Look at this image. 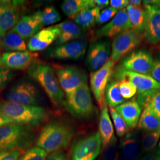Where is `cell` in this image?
<instances>
[{
    "mask_svg": "<svg viewBox=\"0 0 160 160\" xmlns=\"http://www.w3.org/2000/svg\"><path fill=\"white\" fill-rule=\"evenodd\" d=\"M74 135L72 127L61 120H52L40 131L36 145L47 152L66 148Z\"/></svg>",
    "mask_w": 160,
    "mask_h": 160,
    "instance_id": "1",
    "label": "cell"
},
{
    "mask_svg": "<svg viewBox=\"0 0 160 160\" xmlns=\"http://www.w3.org/2000/svg\"><path fill=\"white\" fill-rule=\"evenodd\" d=\"M34 141L32 126L15 123L0 126V151L28 148Z\"/></svg>",
    "mask_w": 160,
    "mask_h": 160,
    "instance_id": "2",
    "label": "cell"
},
{
    "mask_svg": "<svg viewBox=\"0 0 160 160\" xmlns=\"http://www.w3.org/2000/svg\"><path fill=\"white\" fill-rule=\"evenodd\" d=\"M0 114L13 123L31 126L40 125L48 117L43 108L8 102L0 103Z\"/></svg>",
    "mask_w": 160,
    "mask_h": 160,
    "instance_id": "3",
    "label": "cell"
},
{
    "mask_svg": "<svg viewBox=\"0 0 160 160\" xmlns=\"http://www.w3.org/2000/svg\"><path fill=\"white\" fill-rule=\"evenodd\" d=\"M28 73L42 86L53 105L58 107L64 103V92L49 65L35 62L28 69Z\"/></svg>",
    "mask_w": 160,
    "mask_h": 160,
    "instance_id": "4",
    "label": "cell"
},
{
    "mask_svg": "<svg viewBox=\"0 0 160 160\" xmlns=\"http://www.w3.org/2000/svg\"><path fill=\"white\" fill-rule=\"evenodd\" d=\"M63 104L70 114L79 119L90 118L96 110L87 82L66 97Z\"/></svg>",
    "mask_w": 160,
    "mask_h": 160,
    "instance_id": "5",
    "label": "cell"
},
{
    "mask_svg": "<svg viewBox=\"0 0 160 160\" xmlns=\"http://www.w3.org/2000/svg\"><path fill=\"white\" fill-rule=\"evenodd\" d=\"M4 98L8 102L29 106H37L40 99L37 87L28 80L16 82L6 90Z\"/></svg>",
    "mask_w": 160,
    "mask_h": 160,
    "instance_id": "6",
    "label": "cell"
},
{
    "mask_svg": "<svg viewBox=\"0 0 160 160\" xmlns=\"http://www.w3.org/2000/svg\"><path fill=\"white\" fill-rule=\"evenodd\" d=\"M143 34L132 29H128L114 37L112 44L110 59L118 62L139 46L142 40Z\"/></svg>",
    "mask_w": 160,
    "mask_h": 160,
    "instance_id": "7",
    "label": "cell"
},
{
    "mask_svg": "<svg viewBox=\"0 0 160 160\" xmlns=\"http://www.w3.org/2000/svg\"><path fill=\"white\" fill-rule=\"evenodd\" d=\"M143 7L147 14V21L143 38L150 44L160 42V1H143Z\"/></svg>",
    "mask_w": 160,
    "mask_h": 160,
    "instance_id": "8",
    "label": "cell"
},
{
    "mask_svg": "<svg viewBox=\"0 0 160 160\" xmlns=\"http://www.w3.org/2000/svg\"><path fill=\"white\" fill-rule=\"evenodd\" d=\"M102 139L99 132L81 138L71 148V160H94L100 154Z\"/></svg>",
    "mask_w": 160,
    "mask_h": 160,
    "instance_id": "9",
    "label": "cell"
},
{
    "mask_svg": "<svg viewBox=\"0 0 160 160\" xmlns=\"http://www.w3.org/2000/svg\"><path fill=\"white\" fill-rule=\"evenodd\" d=\"M56 74L66 97L69 96L81 85L87 82L86 73L74 66L56 67Z\"/></svg>",
    "mask_w": 160,
    "mask_h": 160,
    "instance_id": "10",
    "label": "cell"
},
{
    "mask_svg": "<svg viewBox=\"0 0 160 160\" xmlns=\"http://www.w3.org/2000/svg\"><path fill=\"white\" fill-rule=\"evenodd\" d=\"M114 63L111 59H109L102 68L93 72L90 75L92 91L100 107L104 100L106 87L113 75Z\"/></svg>",
    "mask_w": 160,
    "mask_h": 160,
    "instance_id": "11",
    "label": "cell"
},
{
    "mask_svg": "<svg viewBox=\"0 0 160 160\" xmlns=\"http://www.w3.org/2000/svg\"><path fill=\"white\" fill-rule=\"evenodd\" d=\"M153 63V58L149 52L135 51L125 57L120 67L126 71L151 75Z\"/></svg>",
    "mask_w": 160,
    "mask_h": 160,
    "instance_id": "12",
    "label": "cell"
},
{
    "mask_svg": "<svg viewBox=\"0 0 160 160\" xmlns=\"http://www.w3.org/2000/svg\"><path fill=\"white\" fill-rule=\"evenodd\" d=\"M110 52L109 40H98L92 43L86 58V65L88 70L94 72L102 68L109 61Z\"/></svg>",
    "mask_w": 160,
    "mask_h": 160,
    "instance_id": "13",
    "label": "cell"
},
{
    "mask_svg": "<svg viewBox=\"0 0 160 160\" xmlns=\"http://www.w3.org/2000/svg\"><path fill=\"white\" fill-rule=\"evenodd\" d=\"M113 77L117 80L123 78L129 80L137 88L138 94L153 89H160V82L154 80L151 75L126 71L120 67L116 69Z\"/></svg>",
    "mask_w": 160,
    "mask_h": 160,
    "instance_id": "14",
    "label": "cell"
},
{
    "mask_svg": "<svg viewBox=\"0 0 160 160\" xmlns=\"http://www.w3.org/2000/svg\"><path fill=\"white\" fill-rule=\"evenodd\" d=\"M18 1L0 0V38L13 28L20 20Z\"/></svg>",
    "mask_w": 160,
    "mask_h": 160,
    "instance_id": "15",
    "label": "cell"
},
{
    "mask_svg": "<svg viewBox=\"0 0 160 160\" xmlns=\"http://www.w3.org/2000/svg\"><path fill=\"white\" fill-rule=\"evenodd\" d=\"M87 46L86 40H77L51 49L48 52L49 57L58 59L78 60L83 57Z\"/></svg>",
    "mask_w": 160,
    "mask_h": 160,
    "instance_id": "16",
    "label": "cell"
},
{
    "mask_svg": "<svg viewBox=\"0 0 160 160\" xmlns=\"http://www.w3.org/2000/svg\"><path fill=\"white\" fill-rule=\"evenodd\" d=\"M131 29V23L126 8L119 11L109 23L97 30L96 35L99 38H113L122 32Z\"/></svg>",
    "mask_w": 160,
    "mask_h": 160,
    "instance_id": "17",
    "label": "cell"
},
{
    "mask_svg": "<svg viewBox=\"0 0 160 160\" xmlns=\"http://www.w3.org/2000/svg\"><path fill=\"white\" fill-rule=\"evenodd\" d=\"M35 57L31 52H6L2 55V63L3 67L10 69L24 70L35 63Z\"/></svg>",
    "mask_w": 160,
    "mask_h": 160,
    "instance_id": "18",
    "label": "cell"
},
{
    "mask_svg": "<svg viewBox=\"0 0 160 160\" xmlns=\"http://www.w3.org/2000/svg\"><path fill=\"white\" fill-rule=\"evenodd\" d=\"M59 34L60 30L56 25L42 29L30 39L28 48L31 52L45 50L56 41Z\"/></svg>",
    "mask_w": 160,
    "mask_h": 160,
    "instance_id": "19",
    "label": "cell"
},
{
    "mask_svg": "<svg viewBox=\"0 0 160 160\" xmlns=\"http://www.w3.org/2000/svg\"><path fill=\"white\" fill-rule=\"evenodd\" d=\"M42 27L39 20L34 13L32 16H22L12 30L24 39H27L38 33Z\"/></svg>",
    "mask_w": 160,
    "mask_h": 160,
    "instance_id": "20",
    "label": "cell"
},
{
    "mask_svg": "<svg viewBox=\"0 0 160 160\" xmlns=\"http://www.w3.org/2000/svg\"><path fill=\"white\" fill-rule=\"evenodd\" d=\"M115 109L125 121L129 129H134L137 126L142 109L135 98L121 104Z\"/></svg>",
    "mask_w": 160,
    "mask_h": 160,
    "instance_id": "21",
    "label": "cell"
},
{
    "mask_svg": "<svg viewBox=\"0 0 160 160\" xmlns=\"http://www.w3.org/2000/svg\"><path fill=\"white\" fill-rule=\"evenodd\" d=\"M101 108L100 118L99 121V133L104 147H106L116 139L114 129L109 113L108 104L105 99Z\"/></svg>",
    "mask_w": 160,
    "mask_h": 160,
    "instance_id": "22",
    "label": "cell"
},
{
    "mask_svg": "<svg viewBox=\"0 0 160 160\" xmlns=\"http://www.w3.org/2000/svg\"><path fill=\"white\" fill-rule=\"evenodd\" d=\"M56 26L60 30V34L55 41V45L58 46L79 39L84 33V29L72 22L65 21Z\"/></svg>",
    "mask_w": 160,
    "mask_h": 160,
    "instance_id": "23",
    "label": "cell"
},
{
    "mask_svg": "<svg viewBox=\"0 0 160 160\" xmlns=\"http://www.w3.org/2000/svg\"><path fill=\"white\" fill-rule=\"evenodd\" d=\"M137 102L141 109L148 108L160 119V89H153L138 94Z\"/></svg>",
    "mask_w": 160,
    "mask_h": 160,
    "instance_id": "24",
    "label": "cell"
},
{
    "mask_svg": "<svg viewBox=\"0 0 160 160\" xmlns=\"http://www.w3.org/2000/svg\"><path fill=\"white\" fill-rule=\"evenodd\" d=\"M126 9L131 23V29L143 34L147 21V14L144 7L129 4Z\"/></svg>",
    "mask_w": 160,
    "mask_h": 160,
    "instance_id": "25",
    "label": "cell"
},
{
    "mask_svg": "<svg viewBox=\"0 0 160 160\" xmlns=\"http://www.w3.org/2000/svg\"><path fill=\"white\" fill-rule=\"evenodd\" d=\"M0 46L7 52L27 51L25 40L12 29L0 38Z\"/></svg>",
    "mask_w": 160,
    "mask_h": 160,
    "instance_id": "26",
    "label": "cell"
},
{
    "mask_svg": "<svg viewBox=\"0 0 160 160\" xmlns=\"http://www.w3.org/2000/svg\"><path fill=\"white\" fill-rule=\"evenodd\" d=\"M100 10L97 7L88 8L70 18L82 29H90L96 24L100 12Z\"/></svg>",
    "mask_w": 160,
    "mask_h": 160,
    "instance_id": "27",
    "label": "cell"
},
{
    "mask_svg": "<svg viewBox=\"0 0 160 160\" xmlns=\"http://www.w3.org/2000/svg\"><path fill=\"white\" fill-rule=\"evenodd\" d=\"M63 13L69 17H73L80 12L95 7L93 0H66L61 5Z\"/></svg>",
    "mask_w": 160,
    "mask_h": 160,
    "instance_id": "28",
    "label": "cell"
},
{
    "mask_svg": "<svg viewBox=\"0 0 160 160\" xmlns=\"http://www.w3.org/2000/svg\"><path fill=\"white\" fill-rule=\"evenodd\" d=\"M105 100L109 107L116 108L122 103H125L124 99L120 94L119 80H110L105 90Z\"/></svg>",
    "mask_w": 160,
    "mask_h": 160,
    "instance_id": "29",
    "label": "cell"
},
{
    "mask_svg": "<svg viewBox=\"0 0 160 160\" xmlns=\"http://www.w3.org/2000/svg\"><path fill=\"white\" fill-rule=\"evenodd\" d=\"M138 126L143 131H155L160 129V119L148 108L143 109L138 122Z\"/></svg>",
    "mask_w": 160,
    "mask_h": 160,
    "instance_id": "30",
    "label": "cell"
},
{
    "mask_svg": "<svg viewBox=\"0 0 160 160\" xmlns=\"http://www.w3.org/2000/svg\"><path fill=\"white\" fill-rule=\"evenodd\" d=\"M124 160H137L139 151V142L136 138L127 135L120 141Z\"/></svg>",
    "mask_w": 160,
    "mask_h": 160,
    "instance_id": "31",
    "label": "cell"
},
{
    "mask_svg": "<svg viewBox=\"0 0 160 160\" xmlns=\"http://www.w3.org/2000/svg\"><path fill=\"white\" fill-rule=\"evenodd\" d=\"M43 26L59 22L61 20L59 12L53 6L46 7L42 10L34 12Z\"/></svg>",
    "mask_w": 160,
    "mask_h": 160,
    "instance_id": "32",
    "label": "cell"
},
{
    "mask_svg": "<svg viewBox=\"0 0 160 160\" xmlns=\"http://www.w3.org/2000/svg\"><path fill=\"white\" fill-rule=\"evenodd\" d=\"M109 110L118 136L119 137H123L129 131V127L127 125L125 121L116 110L115 108L109 107Z\"/></svg>",
    "mask_w": 160,
    "mask_h": 160,
    "instance_id": "33",
    "label": "cell"
},
{
    "mask_svg": "<svg viewBox=\"0 0 160 160\" xmlns=\"http://www.w3.org/2000/svg\"><path fill=\"white\" fill-rule=\"evenodd\" d=\"M160 129L149 132L143 135L142 139V149L143 152H149L155 148L160 139Z\"/></svg>",
    "mask_w": 160,
    "mask_h": 160,
    "instance_id": "34",
    "label": "cell"
},
{
    "mask_svg": "<svg viewBox=\"0 0 160 160\" xmlns=\"http://www.w3.org/2000/svg\"><path fill=\"white\" fill-rule=\"evenodd\" d=\"M48 152L38 147L28 149L18 160H46Z\"/></svg>",
    "mask_w": 160,
    "mask_h": 160,
    "instance_id": "35",
    "label": "cell"
},
{
    "mask_svg": "<svg viewBox=\"0 0 160 160\" xmlns=\"http://www.w3.org/2000/svg\"><path fill=\"white\" fill-rule=\"evenodd\" d=\"M119 81L120 94L124 99H129L136 94L137 89L129 80L123 78Z\"/></svg>",
    "mask_w": 160,
    "mask_h": 160,
    "instance_id": "36",
    "label": "cell"
},
{
    "mask_svg": "<svg viewBox=\"0 0 160 160\" xmlns=\"http://www.w3.org/2000/svg\"><path fill=\"white\" fill-rule=\"evenodd\" d=\"M118 10L110 7L105 8L102 12H100V14L97 18L96 24L98 25H102L107 23L110 20L112 19L117 14Z\"/></svg>",
    "mask_w": 160,
    "mask_h": 160,
    "instance_id": "37",
    "label": "cell"
},
{
    "mask_svg": "<svg viewBox=\"0 0 160 160\" xmlns=\"http://www.w3.org/2000/svg\"><path fill=\"white\" fill-rule=\"evenodd\" d=\"M116 140L106 146L103 154L104 160H118L119 154L116 147Z\"/></svg>",
    "mask_w": 160,
    "mask_h": 160,
    "instance_id": "38",
    "label": "cell"
},
{
    "mask_svg": "<svg viewBox=\"0 0 160 160\" xmlns=\"http://www.w3.org/2000/svg\"><path fill=\"white\" fill-rule=\"evenodd\" d=\"M12 77V72L10 69L5 67H0V88L4 87L8 83H9Z\"/></svg>",
    "mask_w": 160,
    "mask_h": 160,
    "instance_id": "39",
    "label": "cell"
},
{
    "mask_svg": "<svg viewBox=\"0 0 160 160\" xmlns=\"http://www.w3.org/2000/svg\"><path fill=\"white\" fill-rule=\"evenodd\" d=\"M20 151H0V160H18Z\"/></svg>",
    "mask_w": 160,
    "mask_h": 160,
    "instance_id": "40",
    "label": "cell"
},
{
    "mask_svg": "<svg viewBox=\"0 0 160 160\" xmlns=\"http://www.w3.org/2000/svg\"><path fill=\"white\" fill-rule=\"evenodd\" d=\"M151 76L160 83V58H157L154 61Z\"/></svg>",
    "mask_w": 160,
    "mask_h": 160,
    "instance_id": "41",
    "label": "cell"
},
{
    "mask_svg": "<svg viewBox=\"0 0 160 160\" xmlns=\"http://www.w3.org/2000/svg\"><path fill=\"white\" fill-rule=\"evenodd\" d=\"M110 4L112 7L116 10H123L129 4L128 0H111Z\"/></svg>",
    "mask_w": 160,
    "mask_h": 160,
    "instance_id": "42",
    "label": "cell"
},
{
    "mask_svg": "<svg viewBox=\"0 0 160 160\" xmlns=\"http://www.w3.org/2000/svg\"><path fill=\"white\" fill-rule=\"evenodd\" d=\"M46 160H68V158L65 153L61 151H58L52 152L48 156Z\"/></svg>",
    "mask_w": 160,
    "mask_h": 160,
    "instance_id": "43",
    "label": "cell"
},
{
    "mask_svg": "<svg viewBox=\"0 0 160 160\" xmlns=\"http://www.w3.org/2000/svg\"><path fill=\"white\" fill-rule=\"evenodd\" d=\"M95 7L98 8L100 10L106 7L110 4L109 0H93Z\"/></svg>",
    "mask_w": 160,
    "mask_h": 160,
    "instance_id": "44",
    "label": "cell"
},
{
    "mask_svg": "<svg viewBox=\"0 0 160 160\" xmlns=\"http://www.w3.org/2000/svg\"><path fill=\"white\" fill-rule=\"evenodd\" d=\"M140 160H160V157L157 154H148L144 156Z\"/></svg>",
    "mask_w": 160,
    "mask_h": 160,
    "instance_id": "45",
    "label": "cell"
},
{
    "mask_svg": "<svg viewBox=\"0 0 160 160\" xmlns=\"http://www.w3.org/2000/svg\"><path fill=\"white\" fill-rule=\"evenodd\" d=\"M11 123H13L12 120L6 118V117L0 114V126L6 125V124Z\"/></svg>",
    "mask_w": 160,
    "mask_h": 160,
    "instance_id": "46",
    "label": "cell"
},
{
    "mask_svg": "<svg viewBox=\"0 0 160 160\" xmlns=\"http://www.w3.org/2000/svg\"><path fill=\"white\" fill-rule=\"evenodd\" d=\"M142 1L140 0H131L129 1V4L134 6H141L142 4Z\"/></svg>",
    "mask_w": 160,
    "mask_h": 160,
    "instance_id": "47",
    "label": "cell"
},
{
    "mask_svg": "<svg viewBox=\"0 0 160 160\" xmlns=\"http://www.w3.org/2000/svg\"><path fill=\"white\" fill-rule=\"evenodd\" d=\"M3 67L2 63V57H1V55H0V67Z\"/></svg>",
    "mask_w": 160,
    "mask_h": 160,
    "instance_id": "48",
    "label": "cell"
},
{
    "mask_svg": "<svg viewBox=\"0 0 160 160\" xmlns=\"http://www.w3.org/2000/svg\"><path fill=\"white\" fill-rule=\"evenodd\" d=\"M157 155L160 157V149H158V151H157Z\"/></svg>",
    "mask_w": 160,
    "mask_h": 160,
    "instance_id": "49",
    "label": "cell"
},
{
    "mask_svg": "<svg viewBox=\"0 0 160 160\" xmlns=\"http://www.w3.org/2000/svg\"><path fill=\"white\" fill-rule=\"evenodd\" d=\"M159 145V147H160V142H159V145Z\"/></svg>",
    "mask_w": 160,
    "mask_h": 160,
    "instance_id": "50",
    "label": "cell"
},
{
    "mask_svg": "<svg viewBox=\"0 0 160 160\" xmlns=\"http://www.w3.org/2000/svg\"></svg>",
    "mask_w": 160,
    "mask_h": 160,
    "instance_id": "51",
    "label": "cell"
}]
</instances>
